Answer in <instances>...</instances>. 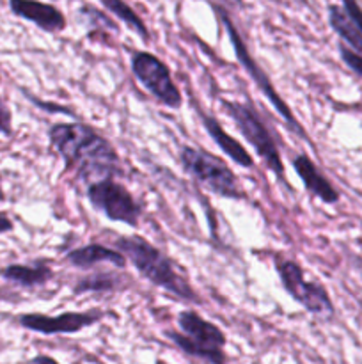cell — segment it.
I'll list each match as a JSON object with an SVG mask.
<instances>
[{"instance_id":"cell-1","label":"cell","mask_w":362,"mask_h":364,"mask_svg":"<svg viewBox=\"0 0 362 364\" xmlns=\"http://www.w3.org/2000/svg\"><path fill=\"white\" fill-rule=\"evenodd\" d=\"M48 137L66 169L75 171L87 185L121 174L116 148L89 124L57 123L48 130Z\"/></svg>"},{"instance_id":"cell-2","label":"cell","mask_w":362,"mask_h":364,"mask_svg":"<svg viewBox=\"0 0 362 364\" xmlns=\"http://www.w3.org/2000/svg\"><path fill=\"white\" fill-rule=\"evenodd\" d=\"M117 251L137 269L144 279L155 287L162 288L167 294L192 304H201L199 294L190 287L187 277L181 276L174 267L172 259L163 255L158 247L149 244L142 237H119L114 242Z\"/></svg>"},{"instance_id":"cell-3","label":"cell","mask_w":362,"mask_h":364,"mask_svg":"<svg viewBox=\"0 0 362 364\" xmlns=\"http://www.w3.org/2000/svg\"><path fill=\"white\" fill-rule=\"evenodd\" d=\"M222 109L226 110L227 116L233 119V123L236 124L238 132L243 135L245 141L254 148V151L258 153L259 159L263 160V164L266 166V169L272 171L275 174L277 181H279L280 187L286 192L293 194V187L290 185L286 176V169H284L283 159H280L279 148H277V142L273 139L272 132L266 127V123L263 121V117L259 116V112L256 110V107L251 102H231V100H222Z\"/></svg>"},{"instance_id":"cell-4","label":"cell","mask_w":362,"mask_h":364,"mask_svg":"<svg viewBox=\"0 0 362 364\" xmlns=\"http://www.w3.org/2000/svg\"><path fill=\"white\" fill-rule=\"evenodd\" d=\"M177 326L180 331H167L165 336L181 352L208 364H227V355L224 352L226 334L215 323L187 309L177 316Z\"/></svg>"},{"instance_id":"cell-5","label":"cell","mask_w":362,"mask_h":364,"mask_svg":"<svg viewBox=\"0 0 362 364\" xmlns=\"http://www.w3.org/2000/svg\"><path fill=\"white\" fill-rule=\"evenodd\" d=\"M213 9H215V13L219 14V18H220V21H222L224 27H226V32H227V36H229L231 46H233L234 55H236L238 63L243 66V70L247 71V75L252 78V82H254V84L258 85L259 91L265 95V98L272 103V107L277 110V114H279V116L286 121L287 128H290L293 134H297L298 137L304 139L305 142H311V137H309L307 132L304 130V127L300 124V121H298L297 117H295V114L291 112L290 105H287V103L283 100V96L275 91V87H273L272 80H270V77L266 75V71L259 66L258 60H256L254 57H252V53L248 52L243 38H241V34L238 32V27L233 23V20H231V16L227 14V11L224 9L222 6H216V4L213 6Z\"/></svg>"},{"instance_id":"cell-6","label":"cell","mask_w":362,"mask_h":364,"mask_svg":"<svg viewBox=\"0 0 362 364\" xmlns=\"http://www.w3.org/2000/svg\"><path fill=\"white\" fill-rule=\"evenodd\" d=\"M180 162L183 169L212 194L226 199H245L240 180L220 156L194 146H183L180 149Z\"/></svg>"},{"instance_id":"cell-7","label":"cell","mask_w":362,"mask_h":364,"mask_svg":"<svg viewBox=\"0 0 362 364\" xmlns=\"http://www.w3.org/2000/svg\"><path fill=\"white\" fill-rule=\"evenodd\" d=\"M273 265H275V272L279 276L280 283H283L284 290L305 311L319 316L334 315L332 299H330L327 288L323 284L316 283V281L305 279L304 269L295 259L275 256L273 258Z\"/></svg>"},{"instance_id":"cell-8","label":"cell","mask_w":362,"mask_h":364,"mask_svg":"<svg viewBox=\"0 0 362 364\" xmlns=\"http://www.w3.org/2000/svg\"><path fill=\"white\" fill-rule=\"evenodd\" d=\"M87 199L96 212L103 213L109 220L123 223L137 228L142 208L124 185L117 183L114 178L94 181L87 185Z\"/></svg>"},{"instance_id":"cell-9","label":"cell","mask_w":362,"mask_h":364,"mask_svg":"<svg viewBox=\"0 0 362 364\" xmlns=\"http://www.w3.org/2000/svg\"><path fill=\"white\" fill-rule=\"evenodd\" d=\"M130 64L133 77L141 82V85L149 95H153V98L174 110L183 105L181 91L170 75L169 66L155 53L138 50V52L131 53Z\"/></svg>"},{"instance_id":"cell-10","label":"cell","mask_w":362,"mask_h":364,"mask_svg":"<svg viewBox=\"0 0 362 364\" xmlns=\"http://www.w3.org/2000/svg\"><path fill=\"white\" fill-rule=\"evenodd\" d=\"M103 318H105V311L89 309V311H67L53 316L28 313V315L18 316V322L25 329L52 336V334H75L78 331L94 326Z\"/></svg>"},{"instance_id":"cell-11","label":"cell","mask_w":362,"mask_h":364,"mask_svg":"<svg viewBox=\"0 0 362 364\" xmlns=\"http://www.w3.org/2000/svg\"><path fill=\"white\" fill-rule=\"evenodd\" d=\"M9 7L13 14L31 21L35 27L50 34L62 32L67 25L62 11L57 9L52 4L39 2V0H9Z\"/></svg>"},{"instance_id":"cell-12","label":"cell","mask_w":362,"mask_h":364,"mask_svg":"<svg viewBox=\"0 0 362 364\" xmlns=\"http://www.w3.org/2000/svg\"><path fill=\"white\" fill-rule=\"evenodd\" d=\"M293 164V169L297 173V176L300 178V181L304 183L305 191L311 196L318 198L319 201H323L325 205H336L339 203V191L330 183L329 178L319 171V167L309 159V155L300 153V155L295 156L291 160Z\"/></svg>"},{"instance_id":"cell-13","label":"cell","mask_w":362,"mask_h":364,"mask_svg":"<svg viewBox=\"0 0 362 364\" xmlns=\"http://www.w3.org/2000/svg\"><path fill=\"white\" fill-rule=\"evenodd\" d=\"M197 110H199V117H201L206 134H208L209 137L213 139V142L222 149L224 155L229 156L236 166L243 167V169H252V167H254V160H252L251 153L245 149V146L241 144V142H238L233 135L227 134L215 116H212L209 112H204L199 105H197Z\"/></svg>"},{"instance_id":"cell-14","label":"cell","mask_w":362,"mask_h":364,"mask_svg":"<svg viewBox=\"0 0 362 364\" xmlns=\"http://www.w3.org/2000/svg\"><path fill=\"white\" fill-rule=\"evenodd\" d=\"M66 262L77 269H92L99 263H110V265H116L117 269H124L128 259L119 251H114L106 245L89 244L67 252Z\"/></svg>"},{"instance_id":"cell-15","label":"cell","mask_w":362,"mask_h":364,"mask_svg":"<svg viewBox=\"0 0 362 364\" xmlns=\"http://www.w3.org/2000/svg\"><path fill=\"white\" fill-rule=\"evenodd\" d=\"M0 277L9 281V283L18 284V287L21 288H38L52 279L53 270L43 262L32 263V265L14 263V265L4 267V269L0 270Z\"/></svg>"},{"instance_id":"cell-16","label":"cell","mask_w":362,"mask_h":364,"mask_svg":"<svg viewBox=\"0 0 362 364\" xmlns=\"http://www.w3.org/2000/svg\"><path fill=\"white\" fill-rule=\"evenodd\" d=\"M124 287L126 284H124L123 276H117L114 272H96L75 281L73 294H109V291L112 294V291L123 290Z\"/></svg>"},{"instance_id":"cell-17","label":"cell","mask_w":362,"mask_h":364,"mask_svg":"<svg viewBox=\"0 0 362 364\" xmlns=\"http://www.w3.org/2000/svg\"><path fill=\"white\" fill-rule=\"evenodd\" d=\"M329 23L330 27H332V31L346 43L348 48H351L353 52L362 55V32L355 27L353 21L348 18V14L344 13L343 7L336 6V4H330Z\"/></svg>"},{"instance_id":"cell-18","label":"cell","mask_w":362,"mask_h":364,"mask_svg":"<svg viewBox=\"0 0 362 364\" xmlns=\"http://www.w3.org/2000/svg\"><path fill=\"white\" fill-rule=\"evenodd\" d=\"M99 2H102V6L105 7L109 13H112L117 20L123 21V23L128 25L135 34H138L144 41H148L149 31L148 27H146L144 20L128 6L126 0H99Z\"/></svg>"},{"instance_id":"cell-19","label":"cell","mask_w":362,"mask_h":364,"mask_svg":"<svg viewBox=\"0 0 362 364\" xmlns=\"http://www.w3.org/2000/svg\"><path fill=\"white\" fill-rule=\"evenodd\" d=\"M80 14L85 18V21H87V23L91 25V27H96V28H99V27L112 28V31L117 32L116 21H112L109 16H106L105 13H102V11L94 9V7H91V6H89V4L82 6Z\"/></svg>"},{"instance_id":"cell-20","label":"cell","mask_w":362,"mask_h":364,"mask_svg":"<svg viewBox=\"0 0 362 364\" xmlns=\"http://www.w3.org/2000/svg\"><path fill=\"white\" fill-rule=\"evenodd\" d=\"M339 53H341V59H343V63L346 64V66L350 68L355 75H358V77L362 78V55L361 53L353 52V50L348 48V46L343 45V43L339 45Z\"/></svg>"},{"instance_id":"cell-21","label":"cell","mask_w":362,"mask_h":364,"mask_svg":"<svg viewBox=\"0 0 362 364\" xmlns=\"http://www.w3.org/2000/svg\"><path fill=\"white\" fill-rule=\"evenodd\" d=\"M341 4H343L341 7H343L344 13L348 14V18H350V20L353 21L355 27L362 32V7L361 4H358V0H341Z\"/></svg>"},{"instance_id":"cell-22","label":"cell","mask_w":362,"mask_h":364,"mask_svg":"<svg viewBox=\"0 0 362 364\" xmlns=\"http://www.w3.org/2000/svg\"><path fill=\"white\" fill-rule=\"evenodd\" d=\"M0 134H13V116H11V110L7 109L6 103H4L2 96H0Z\"/></svg>"},{"instance_id":"cell-23","label":"cell","mask_w":362,"mask_h":364,"mask_svg":"<svg viewBox=\"0 0 362 364\" xmlns=\"http://www.w3.org/2000/svg\"><path fill=\"white\" fill-rule=\"evenodd\" d=\"M32 102L35 103L38 107H41V109H46V110H52V112H59V114H70V116H75L73 112H71L70 109H66V107H60V105H55V103H43V102H38V100L31 98Z\"/></svg>"},{"instance_id":"cell-24","label":"cell","mask_w":362,"mask_h":364,"mask_svg":"<svg viewBox=\"0 0 362 364\" xmlns=\"http://www.w3.org/2000/svg\"><path fill=\"white\" fill-rule=\"evenodd\" d=\"M13 220H11L6 213L0 212V235L9 233V231H13Z\"/></svg>"},{"instance_id":"cell-25","label":"cell","mask_w":362,"mask_h":364,"mask_svg":"<svg viewBox=\"0 0 362 364\" xmlns=\"http://www.w3.org/2000/svg\"><path fill=\"white\" fill-rule=\"evenodd\" d=\"M32 364H60V363H57L53 358H48V355H38V358L32 359Z\"/></svg>"},{"instance_id":"cell-26","label":"cell","mask_w":362,"mask_h":364,"mask_svg":"<svg viewBox=\"0 0 362 364\" xmlns=\"http://www.w3.org/2000/svg\"><path fill=\"white\" fill-rule=\"evenodd\" d=\"M0 199H4V188H2V178H0Z\"/></svg>"},{"instance_id":"cell-27","label":"cell","mask_w":362,"mask_h":364,"mask_svg":"<svg viewBox=\"0 0 362 364\" xmlns=\"http://www.w3.org/2000/svg\"><path fill=\"white\" fill-rule=\"evenodd\" d=\"M227 2H234V4L238 2V4H240V0H227Z\"/></svg>"}]
</instances>
